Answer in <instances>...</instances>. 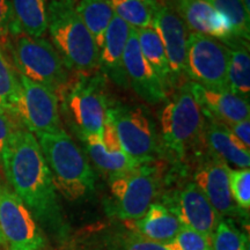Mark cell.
Segmentation results:
<instances>
[{"label":"cell","mask_w":250,"mask_h":250,"mask_svg":"<svg viewBox=\"0 0 250 250\" xmlns=\"http://www.w3.org/2000/svg\"><path fill=\"white\" fill-rule=\"evenodd\" d=\"M1 164L8 183L34 219L59 239L66 236L62 208L42 149L35 134L23 126L12 133Z\"/></svg>","instance_id":"cell-1"},{"label":"cell","mask_w":250,"mask_h":250,"mask_svg":"<svg viewBox=\"0 0 250 250\" xmlns=\"http://www.w3.org/2000/svg\"><path fill=\"white\" fill-rule=\"evenodd\" d=\"M76 0H51L48 30L68 70L89 77L100 67V49L76 11Z\"/></svg>","instance_id":"cell-2"},{"label":"cell","mask_w":250,"mask_h":250,"mask_svg":"<svg viewBox=\"0 0 250 250\" xmlns=\"http://www.w3.org/2000/svg\"><path fill=\"white\" fill-rule=\"evenodd\" d=\"M52 182L65 199L76 202L94 190L95 174L86 155L64 129L35 134Z\"/></svg>","instance_id":"cell-3"},{"label":"cell","mask_w":250,"mask_h":250,"mask_svg":"<svg viewBox=\"0 0 250 250\" xmlns=\"http://www.w3.org/2000/svg\"><path fill=\"white\" fill-rule=\"evenodd\" d=\"M8 49L18 73L48 87L62 99L70 87V70L52 43L44 37H33L23 33L9 36Z\"/></svg>","instance_id":"cell-4"},{"label":"cell","mask_w":250,"mask_h":250,"mask_svg":"<svg viewBox=\"0 0 250 250\" xmlns=\"http://www.w3.org/2000/svg\"><path fill=\"white\" fill-rule=\"evenodd\" d=\"M161 145L179 160L197 143H202L205 116L190 83L180 87L159 114Z\"/></svg>","instance_id":"cell-5"},{"label":"cell","mask_w":250,"mask_h":250,"mask_svg":"<svg viewBox=\"0 0 250 250\" xmlns=\"http://www.w3.org/2000/svg\"><path fill=\"white\" fill-rule=\"evenodd\" d=\"M107 118L114 125L122 148L139 165L153 164L162 153L154 122L142 107L112 104Z\"/></svg>","instance_id":"cell-6"},{"label":"cell","mask_w":250,"mask_h":250,"mask_svg":"<svg viewBox=\"0 0 250 250\" xmlns=\"http://www.w3.org/2000/svg\"><path fill=\"white\" fill-rule=\"evenodd\" d=\"M160 174L151 164L109 177L114 211L124 223L138 220L153 203L160 186Z\"/></svg>","instance_id":"cell-7"},{"label":"cell","mask_w":250,"mask_h":250,"mask_svg":"<svg viewBox=\"0 0 250 250\" xmlns=\"http://www.w3.org/2000/svg\"><path fill=\"white\" fill-rule=\"evenodd\" d=\"M229 48L221 41L212 37L190 34L187 41L186 70L191 83L205 88H228Z\"/></svg>","instance_id":"cell-8"},{"label":"cell","mask_w":250,"mask_h":250,"mask_svg":"<svg viewBox=\"0 0 250 250\" xmlns=\"http://www.w3.org/2000/svg\"><path fill=\"white\" fill-rule=\"evenodd\" d=\"M18 74L20 88L12 115L34 134L62 129L58 96L48 87Z\"/></svg>","instance_id":"cell-9"},{"label":"cell","mask_w":250,"mask_h":250,"mask_svg":"<svg viewBox=\"0 0 250 250\" xmlns=\"http://www.w3.org/2000/svg\"><path fill=\"white\" fill-rule=\"evenodd\" d=\"M79 78L62 99L66 101L72 120L83 137H102L109 107L102 79L98 76Z\"/></svg>","instance_id":"cell-10"},{"label":"cell","mask_w":250,"mask_h":250,"mask_svg":"<svg viewBox=\"0 0 250 250\" xmlns=\"http://www.w3.org/2000/svg\"><path fill=\"white\" fill-rule=\"evenodd\" d=\"M0 232L9 250H43L46 241L28 210L9 188L0 184Z\"/></svg>","instance_id":"cell-11"},{"label":"cell","mask_w":250,"mask_h":250,"mask_svg":"<svg viewBox=\"0 0 250 250\" xmlns=\"http://www.w3.org/2000/svg\"><path fill=\"white\" fill-rule=\"evenodd\" d=\"M164 205L176 217L181 226L191 228L211 239L223 220L193 182L175 191Z\"/></svg>","instance_id":"cell-12"},{"label":"cell","mask_w":250,"mask_h":250,"mask_svg":"<svg viewBox=\"0 0 250 250\" xmlns=\"http://www.w3.org/2000/svg\"><path fill=\"white\" fill-rule=\"evenodd\" d=\"M152 28L160 37L165 48L173 85L179 81L182 74H186L184 70L189 31L179 14L162 1L153 9Z\"/></svg>","instance_id":"cell-13"},{"label":"cell","mask_w":250,"mask_h":250,"mask_svg":"<svg viewBox=\"0 0 250 250\" xmlns=\"http://www.w3.org/2000/svg\"><path fill=\"white\" fill-rule=\"evenodd\" d=\"M165 4L179 14L190 34L208 36L224 43L235 39L230 21L206 0H167Z\"/></svg>","instance_id":"cell-14"},{"label":"cell","mask_w":250,"mask_h":250,"mask_svg":"<svg viewBox=\"0 0 250 250\" xmlns=\"http://www.w3.org/2000/svg\"><path fill=\"white\" fill-rule=\"evenodd\" d=\"M123 65L127 85L148 104H159L167 99V90L140 51L136 28H131L124 50Z\"/></svg>","instance_id":"cell-15"},{"label":"cell","mask_w":250,"mask_h":250,"mask_svg":"<svg viewBox=\"0 0 250 250\" xmlns=\"http://www.w3.org/2000/svg\"><path fill=\"white\" fill-rule=\"evenodd\" d=\"M229 168L224 161L211 156L199 165L193 175V183L221 217H236L240 211L230 193Z\"/></svg>","instance_id":"cell-16"},{"label":"cell","mask_w":250,"mask_h":250,"mask_svg":"<svg viewBox=\"0 0 250 250\" xmlns=\"http://www.w3.org/2000/svg\"><path fill=\"white\" fill-rule=\"evenodd\" d=\"M190 85L205 116L226 126L250 120L249 99L242 98L230 90L205 88L195 83H190Z\"/></svg>","instance_id":"cell-17"},{"label":"cell","mask_w":250,"mask_h":250,"mask_svg":"<svg viewBox=\"0 0 250 250\" xmlns=\"http://www.w3.org/2000/svg\"><path fill=\"white\" fill-rule=\"evenodd\" d=\"M202 144L208 149L211 156L224 161L226 165L235 166L237 169L250 167V148L246 147L226 125L218 123L208 116H205L203 127Z\"/></svg>","instance_id":"cell-18"},{"label":"cell","mask_w":250,"mask_h":250,"mask_svg":"<svg viewBox=\"0 0 250 250\" xmlns=\"http://www.w3.org/2000/svg\"><path fill=\"white\" fill-rule=\"evenodd\" d=\"M131 28L132 27L114 14L105 31L104 42L100 51L99 70H101L109 79L121 87L129 86L124 71L123 56Z\"/></svg>","instance_id":"cell-19"},{"label":"cell","mask_w":250,"mask_h":250,"mask_svg":"<svg viewBox=\"0 0 250 250\" xmlns=\"http://www.w3.org/2000/svg\"><path fill=\"white\" fill-rule=\"evenodd\" d=\"M127 230L138 233L155 242H170L180 232L181 224L164 204L152 203L138 220L124 223Z\"/></svg>","instance_id":"cell-20"},{"label":"cell","mask_w":250,"mask_h":250,"mask_svg":"<svg viewBox=\"0 0 250 250\" xmlns=\"http://www.w3.org/2000/svg\"><path fill=\"white\" fill-rule=\"evenodd\" d=\"M13 24L11 35L23 33L43 37L48 30V8L45 0H11Z\"/></svg>","instance_id":"cell-21"},{"label":"cell","mask_w":250,"mask_h":250,"mask_svg":"<svg viewBox=\"0 0 250 250\" xmlns=\"http://www.w3.org/2000/svg\"><path fill=\"white\" fill-rule=\"evenodd\" d=\"M229 48V66H228V88L245 99L250 93V54L249 42L234 39L226 43Z\"/></svg>","instance_id":"cell-22"},{"label":"cell","mask_w":250,"mask_h":250,"mask_svg":"<svg viewBox=\"0 0 250 250\" xmlns=\"http://www.w3.org/2000/svg\"><path fill=\"white\" fill-rule=\"evenodd\" d=\"M76 11L101 51L114 11L107 0H78Z\"/></svg>","instance_id":"cell-23"},{"label":"cell","mask_w":250,"mask_h":250,"mask_svg":"<svg viewBox=\"0 0 250 250\" xmlns=\"http://www.w3.org/2000/svg\"><path fill=\"white\" fill-rule=\"evenodd\" d=\"M86 142L87 151L94 165L102 173L107 174L109 177L114 175L125 173L140 166L136 160L130 158L125 152L109 153L103 147L102 139L96 134H89L83 137Z\"/></svg>","instance_id":"cell-24"},{"label":"cell","mask_w":250,"mask_h":250,"mask_svg":"<svg viewBox=\"0 0 250 250\" xmlns=\"http://www.w3.org/2000/svg\"><path fill=\"white\" fill-rule=\"evenodd\" d=\"M137 35H138L139 48L144 58L153 68L167 90V86H171V77L160 37L153 28L137 29Z\"/></svg>","instance_id":"cell-25"},{"label":"cell","mask_w":250,"mask_h":250,"mask_svg":"<svg viewBox=\"0 0 250 250\" xmlns=\"http://www.w3.org/2000/svg\"><path fill=\"white\" fill-rule=\"evenodd\" d=\"M114 13L136 29L152 28L154 7L140 0H107Z\"/></svg>","instance_id":"cell-26"},{"label":"cell","mask_w":250,"mask_h":250,"mask_svg":"<svg viewBox=\"0 0 250 250\" xmlns=\"http://www.w3.org/2000/svg\"><path fill=\"white\" fill-rule=\"evenodd\" d=\"M208 4L230 21L234 36L248 41L250 36V14L243 7L241 0H206Z\"/></svg>","instance_id":"cell-27"},{"label":"cell","mask_w":250,"mask_h":250,"mask_svg":"<svg viewBox=\"0 0 250 250\" xmlns=\"http://www.w3.org/2000/svg\"><path fill=\"white\" fill-rule=\"evenodd\" d=\"M19 74L0 46V109L12 114L19 95Z\"/></svg>","instance_id":"cell-28"},{"label":"cell","mask_w":250,"mask_h":250,"mask_svg":"<svg viewBox=\"0 0 250 250\" xmlns=\"http://www.w3.org/2000/svg\"><path fill=\"white\" fill-rule=\"evenodd\" d=\"M213 250H249L248 239L230 221L221 220L212 236Z\"/></svg>","instance_id":"cell-29"},{"label":"cell","mask_w":250,"mask_h":250,"mask_svg":"<svg viewBox=\"0 0 250 250\" xmlns=\"http://www.w3.org/2000/svg\"><path fill=\"white\" fill-rule=\"evenodd\" d=\"M229 189L233 201L240 210L249 211L250 208V170L232 169L228 170Z\"/></svg>","instance_id":"cell-30"},{"label":"cell","mask_w":250,"mask_h":250,"mask_svg":"<svg viewBox=\"0 0 250 250\" xmlns=\"http://www.w3.org/2000/svg\"><path fill=\"white\" fill-rule=\"evenodd\" d=\"M121 250H179L174 241L155 242L129 230L120 237Z\"/></svg>","instance_id":"cell-31"},{"label":"cell","mask_w":250,"mask_h":250,"mask_svg":"<svg viewBox=\"0 0 250 250\" xmlns=\"http://www.w3.org/2000/svg\"><path fill=\"white\" fill-rule=\"evenodd\" d=\"M173 241L179 250H213L211 237L184 226H181Z\"/></svg>","instance_id":"cell-32"},{"label":"cell","mask_w":250,"mask_h":250,"mask_svg":"<svg viewBox=\"0 0 250 250\" xmlns=\"http://www.w3.org/2000/svg\"><path fill=\"white\" fill-rule=\"evenodd\" d=\"M14 120H17V117L13 116L11 112L0 109V162H1L2 154H4L12 133L17 127L22 126L19 122H15Z\"/></svg>","instance_id":"cell-33"},{"label":"cell","mask_w":250,"mask_h":250,"mask_svg":"<svg viewBox=\"0 0 250 250\" xmlns=\"http://www.w3.org/2000/svg\"><path fill=\"white\" fill-rule=\"evenodd\" d=\"M13 13L11 0H0V42H7L11 36Z\"/></svg>","instance_id":"cell-34"},{"label":"cell","mask_w":250,"mask_h":250,"mask_svg":"<svg viewBox=\"0 0 250 250\" xmlns=\"http://www.w3.org/2000/svg\"><path fill=\"white\" fill-rule=\"evenodd\" d=\"M227 127L246 147L250 148V120L237 122V123L228 125Z\"/></svg>","instance_id":"cell-35"},{"label":"cell","mask_w":250,"mask_h":250,"mask_svg":"<svg viewBox=\"0 0 250 250\" xmlns=\"http://www.w3.org/2000/svg\"><path fill=\"white\" fill-rule=\"evenodd\" d=\"M140 1L145 2V4L149 5V6H151V7H155V6L158 5L159 2H160V0H140Z\"/></svg>","instance_id":"cell-36"},{"label":"cell","mask_w":250,"mask_h":250,"mask_svg":"<svg viewBox=\"0 0 250 250\" xmlns=\"http://www.w3.org/2000/svg\"><path fill=\"white\" fill-rule=\"evenodd\" d=\"M0 247H6L5 240H4V237H2L1 232H0Z\"/></svg>","instance_id":"cell-37"}]
</instances>
